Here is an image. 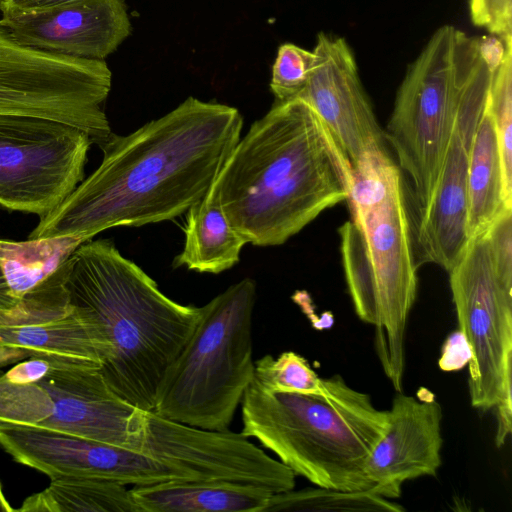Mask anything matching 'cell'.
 I'll return each mask as SVG.
<instances>
[{"instance_id":"obj_1","label":"cell","mask_w":512,"mask_h":512,"mask_svg":"<svg viewBox=\"0 0 512 512\" xmlns=\"http://www.w3.org/2000/svg\"><path fill=\"white\" fill-rule=\"evenodd\" d=\"M235 107L188 97L167 114L99 146L98 168L28 239L80 236L90 240L117 226H143L185 213L209 190L239 141Z\"/></svg>"},{"instance_id":"obj_2","label":"cell","mask_w":512,"mask_h":512,"mask_svg":"<svg viewBox=\"0 0 512 512\" xmlns=\"http://www.w3.org/2000/svg\"><path fill=\"white\" fill-rule=\"evenodd\" d=\"M351 164L302 99L276 101L236 143L208 192L255 246H277L346 201Z\"/></svg>"},{"instance_id":"obj_3","label":"cell","mask_w":512,"mask_h":512,"mask_svg":"<svg viewBox=\"0 0 512 512\" xmlns=\"http://www.w3.org/2000/svg\"><path fill=\"white\" fill-rule=\"evenodd\" d=\"M70 301L99 326L111 354L101 372L132 405L153 410L159 385L192 335L201 307L173 301L114 243H82L65 261Z\"/></svg>"},{"instance_id":"obj_4","label":"cell","mask_w":512,"mask_h":512,"mask_svg":"<svg viewBox=\"0 0 512 512\" xmlns=\"http://www.w3.org/2000/svg\"><path fill=\"white\" fill-rule=\"evenodd\" d=\"M350 219L338 230L347 288L357 316L375 328V350L403 391L405 331L417 296L418 261L402 173L388 150L351 166Z\"/></svg>"},{"instance_id":"obj_5","label":"cell","mask_w":512,"mask_h":512,"mask_svg":"<svg viewBox=\"0 0 512 512\" xmlns=\"http://www.w3.org/2000/svg\"><path fill=\"white\" fill-rule=\"evenodd\" d=\"M321 393L268 390L254 379L241 401V433L255 438L315 486L371 490L367 460L388 425V410L336 374Z\"/></svg>"},{"instance_id":"obj_6","label":"cell","mask_w":512,"mask_h":512,"mask_svg":"<svg viewBox=\"0 0 512 512\" xmlns=\"http://www.w3.org/2000/svg\"><path fill=\"white\" fill-rule=\"evenodd\" d=\"M256 283L245 278L201 307L199 321L166 371L156 414L209 430H228L254 377Z\"/></svg>"},{"instance_id":"obj_7","label":"cell","mask_w":512,"mask_h":512,"mask_svg":"<svg viewBox=\"0 0 512 512\" xmlns=\"http://www.w3.org/2000/svg\"><path fill=\"white\" fill-rule=\"evenodd\" d=\"M483 57L480 38L439 27L408 66L385 133L418 210L433 193L464 94Z\"/></svg>"},{"instance_id":"obj_8","label":"cell","mask_w":512,"mask_h":512,"mask_svg":"<svg viewBox=\"0 0 512 512\" xmlns=\"http://www.w3.org/2000/svg\"><path fill=\"white\" fill-rule=\"evenodd\" d=\"M448 273L459 330L471 350V405L495 412L501 447L512 429V285L497 276L485 231L469 238Z\"/></svg>"},{"instance_id":"obj_9","label":"cell","mask_w":512,"mask_h":512,"mask_svg":"<svg viewBox=\"0 0 512 512\" xmlns=\"http://www.w3.org/2000/svg\"><path fill=\"white\" fill-rule=\"evenodd\" d=\"M111 84L105 60L22 45L0 24V114L60 121L83 130L100 146L112 133L104 109Z\"/></svg>"},{"instance_id":"obj_10","label":"cell","mask_w":512,"mask_h":512,"mask_svg":"<svg viewBox=\"0 0 512 512\" xmlns=\"http://www.w3.org/2000/svg\"><path fill=\"white\" fill-rule=\"evenodd\" d=\"M0 369V426H27L136 451L142 409L124 400L99 367L52 362L36 382L16 383Z\"/></svg>"},{"instance_id":"obj_11","label":"cell","mask_w":512,"mask_h":512,"mask_svg":"<svg viewBox=\"0 0 512 512\" xmlns=\"http://www.w3.org/2000/svg\"><path fill=\"white\" fill-rule=\"evenodd\" d=\"M91 138L48 118L0 114V207L43 217L83 181Z\"/></svg>"},{"instance_id":"obj_12","label":"cell","mask_w":512,"mask_h":512,"mask_svg":"<svg viewBox=\"0 0 512 512\" xmlns=\"http://www.w3.org/2000/svg\"><path fill=\"white\" fill-rule=\"evenodd\" d=\"M136 451L165 466L180 481H223L279 493L295 488V474L248 437L209 430L141 410Z\"/></svg>"},{"instance_id":"obj_13","label":"cell","mask_w":512,"mask_h":512,"mask_svg":"<svg viewBox=\"0 0 512 512\" xmlns=\"http://www.w3.org/2000/svg\"><path fill=\"white\" fill-rule=\"evenodd\" d=\"M491 78L486 68L474 74L460 104L433 193L413 222L417 261L436 264L447 272L469 241V150L487 103Z\"/></svg>"},{"instance_id":"obj_14","label":"cell","mask_w":512,"mask_h":512,"mask_svg":"<svg viewBox=\"0 0 512 512\" xmlns=\"http://www.w3.org/2000/svg\"><path fill=\"white\" fill-rule=\"evenodd\" d=\"M64 275L65 262L0 313V345L52 362L101 368L111 354L110 345L92 318L70 301Z\"/></svg>"},{"instance_id":"obj_15","label":"cell","mask_w":512,"mask_h":512,"mask_svg":"<svg viewBox=\"0 0 512 512\" xmlns=\"http://www.w3.org/2000/svg\"><path fill=\"white\" fill-rule=\"evenodd\" d=\"M312 52L314 59L308 79L295 97L316 113L351 166L367 152L387 150L384 130L347 41L320 32Z\"/></svg>"},{"instance_id":"obj_16","label":"cell","mask_w":512,"mask_h":512,"mask_svg":"<svg viewBox=\"0 0 512 512\" xmlns=\"http://www.w3.org/2000/svg\"><path fill=\"white\" fill-rule=\"evenodd\" d=\"M0 447L14 461L50 479L98 478L126 486L177 480L165 466L138 451L60 431L0 426Z\"/></svg>"},{"instance_id":"obj_17","label":"cell","mask_w":512,"mask_h":512,"mask_svg":"<svg viewBox=\"0 0 512 512\" xmlns=\"http://www.w3.org/2000/svg\"><path fill=\"white\" fill-rule=\"evenodd\" d=\"M0 24L22 45L89 60H105L132 31L124 0H77L37 11H2Z\"/></svg>"},{"instance_id":"obj_18","label":"cell","mask_w":512,"mask_h":512,"mask_svg":"<svg viewBox=\"0 0 512 512\" xmlns=\"http://www.w3.org/2000/svg\"><path fill=\"white\" fill-rule=\"evenodd\" d=\"M427 395L397 392L388 410L387 428L366 463L371 490L382 497L398 498L404 482L433 476L441 466L442 408Z\"/></svg>"},{"instance_id":"obj_19","label":"cell","mask_w":512,"mask_h":512,"mask_svg":"<svg viewBox=\"0 0 512 512\" xmlns=\"http://www.w3.org/2000/svg\"><path fill=\"white\" fill-rule=\"evenodd\" d=\"M139 512H264L270 491L223 481L170 480L130 488Z\"/></svg>"},{"instance_id":"obj_20","label":"cell","mask_w":512,"mask_h":512,"mask_svg":"<svg viewBox=\"0 0 512 512\" xmlns=\"http://www.w3.org/2000/svg\"><path fill=\"white\" fill-rule=\"evenodd\" d=\"M184 232V247L173 266L199 273L218 274L232 268L247 244L208 191L186 211Z\"/></svg>"},{"instance_id":"obj_21","label":"cell","mask_w":512,"mask_h":512,"mask_svg":"<svg viewBox=\"0 0 512 512\" xmlns=\"http://www.w3.org/2000/svg\"><path fill=\"white\" fill-rule=\"evenodd\" d=\"M469 238L483 232L504 208H512L505 193L502 164L493 119L486 106L477 124L468 158Z\"/></svg>"},{"instance_id":"obj_22","label":"cell","mask_w":512,"mask_h":512,"mask_svg":"<svg viewBox=\"0 0 512 512\" xmlns=\"http://www.w3.org/2000/svg\"><path fill=\"white\" fill-rule=\"evenodd\" d=\"M22 512H139L126 485L98 478L56 477L27 497Z\"/></svg>"},{"instance_id":"obj_23","label":"cell","mask_w":512,"mask_h":512,"mask_svg":"<svg viewBox=\"0 0 512 512\" xmlns=\"http://www.w3.org/2000/svg\"><path fill=\"white\" fill-rule=\"evenodd\" d=\"M86 241L80 236L0 239V268L12 295L20 299L45 282Z\"/></svg>"},{"instance_id":"obj_24","label":"cell","mask_w":512,"mask_h":512,"mask_svg":"<svg viewBox=\"0 0 512 512\" xmlns=\"http://www.w3.org/2000/svg\"><path fill=\"white\" fill-rule=\"evenodd\" d=\"M279 511H388L404 508L372 490L342 491L316 486L273 493L264 512Z\"/></svg>"},{"instance_id":"obj_25","label":"cell","mask_w":512,"mask_h":512,"mask_svg":"<svg viewBox=\"0 0 512 512\" xmlns=\"http://www.w3.org/2000/svg\"><path fill=\"white\" fill-rule=\"evenodd\" d=\"M488 107L496 131L506 197L512 202V46L493 72Z\"/></svg>"},{"instance_id":"obj_26","label":"cell","mask_w":512,"mask_h":512,"mask_svg":"<svg viewBox=\"0 0 512 512\" xmlns=\"http://www.w3.org/2000/svg\"><path fill=\"white\" fill-rule=\"evenodd\" d=\"M254 366L253 379L265 389L296 393L324 391V378L296 352L286 351L277 358L267 354L254 362Z\"/></svg>"},{"instance_id":"obj_27","label":"cell","mask_w":512,"mask_h":512,"mask_svg":"<svg viewBox=\"0 0 512 512\" xmlns=\"http://www.w3.org/2000/svg\"><path fill=\"white\" fill-rule=\"evenodd\" d=\"M314 55L312 50L293 43L279 46L272 66L270 89L276 101L294 98L308 79Z\"/></svg>"},{"instance_id":"obj_28","label":"cell","mask_w":512,"mask_h":512,"mask_svg":"<svg viewBox=\"0 0 512 512\" xmlns=\"http://www.w3.org/2000/svg\"><path fill=\"white\" fill-rule=\"evenodd\" d=\"M469 13L475 26L512 43V0H469Z\"/></svg>"},{"instance_id":"obj_29","label":"cell","mask_w":512,"mask_h":512,"mask_svg":"<svg viewBox=\"0 0 512 512\" xmlns=\"http://www.w3.org/2000/svg\"><path fill=\"white\" fill-rule=\"evenodd\" d=\"M470 359L469 344L465 335L458 329L445 340L438 365L443 371H456L467 365Z\"/></svg>"},{"instance_id":"obj_30","label":"cell","mask_w":512,"mask_h":512,"mask_svg":"<svg viewBox=\"0 0 512 512\" xmlns=\"http://www.w3.org/2000/svg\"><path fill=\"white\" fill-rule=\"evenodd\" d=\"M75 1L77 0H4L0 11H37Z\"/></svg>"},{"instance_id":"obj_31","label":"cell","mask_w":512,"mask_h":512,"mask_svg":"<svg viewBox=\"0 0 512 512\" xmlns=\"http://www.w3.org/2000/svg\"><path fill=\"white\" fill-rule=\"evenodd\" d=\"M29 357H31V355L22 348L0 345V368Z\"/></svg>"},{"instance_id":"obj_32","label":"cell","mask_w":512,"mask_h":512,"mask_svg":"<svg viewBox=\"0 0 512 512\" xmlns=\"http://www.w3.org/2000/svg\"><path fill=\"white\" fill-rule=\"evenodd\" d=\"M18 300L12 295L0 268V313L13 307Z\"/></svg>"},{"instance_id":"obj_33","label":"cell","mask_w":512,"mask_h":512,"mask_svg":"<svg viewBox=\"0 0 512 512\" xmlns=\"http://www.w3.org/2000/svg\"><path fill=\"white\" fill-rule=\"evenodd\" d=\"M16 510L11 507L8 499L3 493L2 485L0 483V512H15Z\"/></svg>"},{"instance_id":"obj_34","label":"cell","mask_w":512,"mask_h":512,"mask_svg":"<svg viewBox=\"0 0 512 512\" xmlns=\"http://www.w3.org/2000/svg\"><path fill=\"white\" fill-rule=\"evenodd\" d=\"M3 2H4V0H0V9H1Z\"/></svg>"}]
</instances>
